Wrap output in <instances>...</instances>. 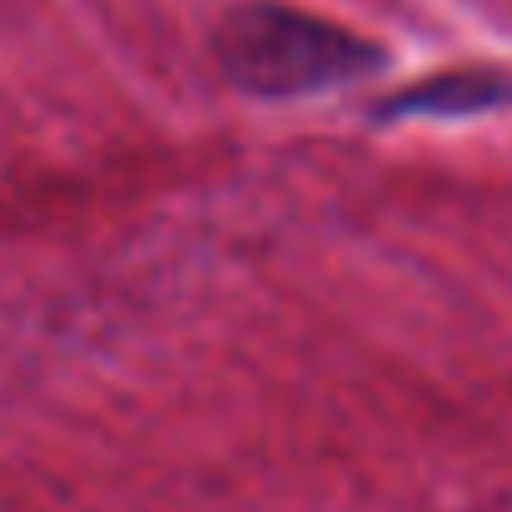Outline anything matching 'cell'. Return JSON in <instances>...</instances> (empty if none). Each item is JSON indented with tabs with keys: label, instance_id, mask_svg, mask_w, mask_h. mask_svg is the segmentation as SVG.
Segmentation results:
<instances>
[{
	"label": "cell",
	"instance_id": "1",
	"mask_svg": "<svg viewBox=\"0 0 512 512\" xmlns=\"http://www.w3.org/2000/svg\"><path fill=\"white\" fill-rule=\"evenodd\" d=\"M214 60L239 90L264 100L339 90L388 65L378 40L279 0L234 5L214 30Z\"/></svg>",
	"mask_w": 512,
	"mask_h": 512
},
{
	"label": "cell",
	"instance_id": "2",
	"mask_svg": "<svg viewBox=\"0 0 512 512\" xmlns=\"http://www.w3.org/2000/svg\"><path fill=\"white\" fill-rule=\"evenodd\" d=\"M512 100V75L503 70H448V75H433L403 95H388L378 105V120H398V115H483V110H498Z\"/></svg>",
	"mask_w": 512,
	"mask_h": 512
}]
</instances>
